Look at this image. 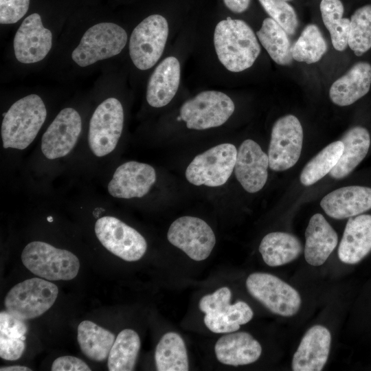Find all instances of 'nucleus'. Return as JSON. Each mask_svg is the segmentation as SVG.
<instances>
[{"instance_id":"nucleus-14","label":"nucleus","mask_w":371,"mask_h":371,"mask_svg":"<svg viewBox=\"0 0 371 371\" xmlns=\"http://www.w3.org/2000/svg\"><path fill=\"white\" fill-rule=\"evenodd\" d=\"M82 129L81 117L73 108L61 110L44 133L41 150L49 159L68 155L76 145Z\"/></svg>"},{"instance_id":"nucleus-6","label":"nucleus","mask_w":371,"mask_h":371,"mask_svg":"<svg viewBox=\"0 0 371 371\" xmlns=\"http://www.w3.org/2000/svg\"><path fill=\"white\" fill-rule=\"evenodd\" d=\"M126 42L127 34L118 25L98 23L85 32L71 58L79 66L87 67L120 54Z\"/></svg>"},{"instance_id":"nucleus-16","label":"nucleus","mask_w":371,"mask_h":371,"mask_svg":"<svg viewBox=\"0 0 371 371\" xmlns=\"http://www.w3.org/2000/svg\"><path fill=\"white\" fill-rule=\"evenodd\" d=\"M156 181V172L149 164L131 161L120 165L108 184L109 193L120 199L141 198Z\"/></svg>"},{"instance_id":"nucleus-28","label":"nucleus","mask_w":371,"mask_h":371,"mask_svg":"<svg viewBox=\"0 0 371 371\" xmlns=\"http://www.w3.org/2000/svg\"><path fill=\"white\" fill-rule=\"evenodd\" d=\"M7 311L0 313V357L7 361H16L25 349L27 326L24 322Z\"/></svg>"},{"instance_id":"nucleus-8","label":"nucleus","mask_w":371,"mask_h":371,"mask_svg":"<svg viewBox=\"0 0 371 371\" xmlns=\"http://www.w3.org/2000/svg\"><path fill=\"white\" fill-rule=\"evenodd\" d=\"M246 287L253 297L274 314L291 317L300 308L299 293L274 275L253 273L247 278Z\"/></svg>"},{"instance_id":"nucleus-7","label":"nucleus","mask_w":371,"mask_h":371,"mask_svg":"<svg viewBox=\"0 0 371 371\" xmlns=\"http://www.w3.org/2000/svg\"><path fill=\"white\" fill-rule=\"evenodd\" d=\"M235 106L225 93L205 91L188 100L180 109V117L187 128L205 130L223 124L232 115Z\"/></svg>"},{"instance_id":"nucleus-19","label":"nucleus","mask_w":371,"mask_h":371,"mask_svg":"<svg viewBox=\"0 0 371 371\" xmlns=\"http://www.w3.org/2000/svg\"><path fill=\"white\" fill-rule=\"evenodd\" d=\"M320 205L335 219L357 216L371 209V188L359 186L338 188L324 196Z\"/></svg>"},{"instance_id":"nucleus-26","label":"nucleus","mask_w":371,"mask_h":371,"mask_svg":"<svg viewBox=\"0 0 371 371\" xmlns=\"http://www.w3.org/2000/svg\"><path fill=\"white\" fill-rule=\"evenodd\" d=\"M302 250V245L296 236L282 232L267 234L259 246L263 260L270 267L291 262L299 257Z\"/></svg>"},{"instance_id":"nucleus-12","label":"nucleus","mask_w":371,"mask_h":371,"mask_svg":"<svg viewBox=\"0 0 371 371\" xmlns=\"http://www.w3.org/2000/svg\"><path fill=\"white\" fill-rule=\"evenodd\" d=\"M303 130L299 120L293 115L279 118L271 130L268 150L269 167L284 171L298 161L302 148Z\"/></svg>"},{"instance_id":"nucleus-40","label":"nucleus","mask_w":371,"mask_h":371,"mask_svg":"<svg viewBox=\"0 0 371 371\" xmlns=\"http://www.w3.org/2000/svg\"><path fill=\"white\" fill-rule=\"evenodd\" d=\"M52 371H90L91 368L82 359L72 356L56 358L52 365Z\"/></svg>"},{"instance_id":"nucleus-41","label":"nucleus","mask_w":371,"mask_h":371,"mask_svg":"<svg viewBox=\"0 0 371 371\" xmlns=\"http://www.w3.org/2000/svg\"><path fill=\"white\" fill-rule=\"evenodd\" d=\"M251 0H223L226 7L232 12L242 13L247 10Z\"/></svg>"},{"instance_id":"nucleus-20","label":"nucleus","mask_w":371,"mask_h":371,"mask_svg":"<svg viewBox=\"0 0 371 371\" xmlns=\"http://www.w3.org/2000/svg\"><path fill=\"white\" fill-rule=\"evenodd\" d=\"M371 251V215L350 217L338 248L339 260L346 264L360 262Z\"/></svg>"},{"instance_id":"nucleus-34","label":"nucleus","mask_w":371,"mask_h":371,"mask_svg":"<svg viewBox=\"0 0 371 371\" xmlns=\"http://www.w3.org/2000/svg\"><path fill=\"white\" fill-rule=\"evenodd\" d=\"M326 51V40L315 24L306 25L291 47L293 59L307 64L318 62Z\"/></svg>"},{"instance_id":"nucleus-31","label":"nucleus","mask_w":371,"mask_h":371,"mask_svg":"<svg viewBox=\"0 0 371 371\" xmlns=\"http://www.w3.org/2000/svg\"><path fill=\"white\" fill-rule=\"evenodd\" d=\"M140 346V338L135 330H122L110 350L107 360L109 370H134Z\"/></svg>"},{"instance_id":"nucleus-21","label":"nucleus","mask_w":371,"mask_h":371,"mask_svg":"<svg viewBox=\"0 0 371 371\" xmlns=\"http://www.w3.org/2000/svg\"><path fill=\"white\" fill-rule=\"evenodd\" d=\"M214 351L221 363L238 366L257 361L261 355L262 347L249 333L233 332L218 339Z\"/></svg>"},{"instance_id":"nucleus-42","label":"nucleus","mask_w":371,"mask_h":371,"mask_svg":"<svg viewBox=\"0 0 371 371\" xmlns=\"http://www.w3.org/2000/svg\"><path fill=\"white\" fill-rule=\"evenodd\" d=\"M1 371H30L32 370L30 368L21 366H12L7 367H1L0 368Z\"/></svg>"},{"instance_id":"nucleus-27","label":"nucleus","mask_w":371,"mask_h":371,"mask_svg":"<svg viewBox=\"0 0 371 371\" xmlns=\"http://www.w3.org/2000/svg\"><path fill=\"white\" fill-rule=\"evenodd\" d=\"M115 336L89 320L82 321L78 326V342L82 353L94 361H104L109 355Z\"/></svg>"},{"instance_id":"nucleus-25","label":"nucleus","mask_w":371,"mask_h":371,"mask_svg":"<svg viewBox=\"0 0 371 371\" xmlns=\"http://www.w3.org/2000/svg\"><path fill=\"white\" fill-rule=\"evenodd\" d=\"M344 144L341 155L330 175L335 179L348 176L365 158L370 145V136L368 130L357 126L350 128L342 136Z\"/></svg>"},{"instance_id":"nucleus-5","label":"nucleus","mask_w":371,"mask_h":371,"mask_svg":"<svg viewBox=\"0 0 371 371\" xmlns=\"http://www.w3.org/2000/svg\"><path fill=\"white\" fill-rule=\"evenodd\" d=\"M237 150L224 143L196 155L186 170V178L194 186L218 187L225 184L235 166Z\"/></svg>"},{"instance_id":"nucleus-4","label":"nucleus","mask_w":371,"mask_h":371,"mask_svg":"<svg viewBox=\"0 0 371 371\" xmlns=\"http://www.w3.org/2000/svg\"><path fill=\"white\" fill-rule=\"evenodd\" d=\"M58 289L54 283L38 278L14 285L4 299L6 311L14 317L27 320L38 317L55 302Z\"/></svg>"},{"instance_id":"nucleus-13","label":"nucleus","mask_w":371,"mask_h":371,"mask_svg":"<svg viewBox=\"0 0 371 371\" xmlns=\"http://www.w3.org/2000/svg\"><path fill=\"white\" fill-rule=\"evenodd\" d=\"M167 238L172 245L196 261L208 258L216 244L210 226L199 218L189 216L176 219L168 229Z\"/></svg>"},{"instance_id":"nucleus-39","label":"nucleus","mask_w":371,"mask_h":371,"mask_svg":"<svg viewBox=\"0 0 371 371\" xmlns=\"http://www.w3.org/2000/svg\"><path fill=\"white\" fill-rule=\"evenodd\" d=\"M30 0H0V23L12 24L19 21L27 12Z\"/></svg>"},{"instance_id":"nucleus-44","label":"nucleus","mask_w":371,"mask_h":371,"mask_svg":"<svg viewBox=\"0 0 371 371\" xmlns=\"http://www.w3.org/2000/svg\"><path fill=\"white\" fill-rule=\"evenodd\" d=\"M284 1H291V0H284Z\"/></svg>"},{"instance_id":"nucleus-15","label":"nucleus","mask_w":371,"mask_h":371,"mask_svg":"<svg viewBox=\"0 0 371 371\" xmlns=\"http://www.w3.org/2000/svg\"><path fill=\"white\" fill-rule=\"evenodd\" d=\"M14 51L16 59L22 63H34L43 60L52 46V34L44 27L38 13L27 16L14 38Z\"/></svg>"},{"instance_id":"nucleus-3","label":"nucleus","mask_w":371,"mask_h":371,"mask_svg":"<svg viewBox=\"0 0 371 371\" xmlns=\"http://www.w3.org/2000/svg\"><path fill=\"white\" fill-rule=\"evenodd\" d=\"M21 260L32 273L47 280H72L80 269L79 260L73 253L42 241L28 243Z\"/></svg>"},{"instance_id":"nucleus-37","label":"nucleus","mask_w":371,"mask_h":371,"mask_svg":"<svg viewBox=\"0 0 371 371\" xmlns=\"http://www.w3.org/2000/svg\"><path fill=\"white\" fill-rule=\"evenodd\" d=\"M270 16L288 34L293 35L298 27L294 8L284 0H258Z\"/></svg>"},{"instance_id":"nucleus-24","label":"nucleus","mask_w":371,"mask_h":371,"mask_svg":"<svg viewBox=\"0 0 371 371\" xmlns=\"http://www.w3.org/2000/svg\"><path fill=\"white\" fill-rule=\"evenodd\" d=\"M370 85L371 65L366 62H359L333 83L329 96L334 104L348 106L367 94Z\"/></svg>"},{"instance_id":"nucleus-9","label":"nucleus","mask_w":371,"mask_h":371,"mask_svg":"<svg viewBox=\"0 0 371 371\" xmlns=\"http://www.w3.org/2000/svg\"><path fill=\"white\" fill-rule=\"evenodd\" d=\"M168 36V24L160 14L144 19L133 30L129 41V54L136 67L146 70L161 56Z\"/></svg>"},{"instance_id":"nucleus-43","label":"nucleus","mask_w":371,"mask_h":371,"mask_svg":"<svg viewBox=\"0 0 371 371\" xmlns=\"http://www.w3.org/2000/svg\"><path fill=\"white\" fill-rule=\"evenodd\" d=\"M47 220H48V221L51 222V221H53V218H52L51 216H49V217L47 218Z\"/></svg>"},{"instance_id":"nucleus-22","label":"nucleus","mask_w":371,"mask_h":371,"mask_svg":"<svg viewBox=\"0 0 371 371\" xmlns=\"http://www.w3.org/2000/svg\"><path fill=\"white\" fill-rule=\"evenodd\" d=\"M304 258L313 266L323 265L338 243L336 232L321 214H314L305 232Z\"/></svg>"},{"instance_id":"nucleus-23","label":"nucleus","mask_w":371,"mask_h":371,"mask_svg":"<svg viewBox=\"0 0 371 371\" xmlns=\"http://www.w3.org/2000/svg\"><path fill=\"white\" fill-rule=\"evenodd\" d=\"M180 64L178 59L169 56L155 68L148 82L146 100L153 107L167 105L175 95L180 83Z\"/></svg>"},{"instance_id":"nucleus-30","label":"nucleus","mask_w":371,"mask_h":371,"mask_svg":"<svg viewBox=\"0 0 371 371\" xmlns=\"http://www.w3.org/2000/svg\"><path fill=\"white\" fill-rule=\"evenodd\" d=\"M256 35L274 62L283 66L292 63V46L289 35L273 19L266 18Z\"/></svg>"},{"instance_id":"nucleus-33","label":"nucleus","mask_w":371,"mask_h":371,"mask_svg":"<svg viewBox=\"0 0 371 371\" xmlns=\"http://www.w3.org/2000/svg\"><path fill=\"white\" fill-rule=\"evenodd\" d=\"M344 150V144L333 142L313 157L304 167L300 175V182L306 186L320 180L337 164Z\"/></svg>"},{"instance_id":"nucleus-2","label":"nucleus","mask_w":371,"mask_h":371,"mask_svg":"<svg viewBox=\"0 0 371 371\" xmlns=\"http://www.w3.org/2000/svg\"><path fill=\"white\" fill-rule=\"evenodd\" d=\"M47 116L40 96L31 94L15 102L8 109L1 124V135L4 148H26L35 139Z\"/></svg>"},{"instance_id":"nucleus-35","label":"nucleus","mask_w":371,"mask_h":371,"mask_svg":"<svg viewBox=\"0 0 371 371\" xmlns=\"http://www.w3.org/2000/svg\"><path fill=\"white\" fill-rule=\"evenodd\" d=\"M253 316L251 307L245 302L238 301L221 313L205 315L204 323L213 333H229L238 330L240 325L248 323Z\"/></svg>"},{"instance_id":"nucleus-1","label":"nucleus","mask_w":371,"mask_h":371,"mask_svg":"<svg viewBox=\"0 0 371 371\" xmlns=\"http://www.w3.org/2000/svg\"><path fill=\"white\" fill-rule=\"evenodd\" d=\"M214 44L218 60L232 72L251 67L260 52L256 36L249 25L243 20L229 17L216 25Z\"/></svg>"},{"instance_id":"nucleus-18","label":"nucleus","mask_w":371,"mask_h":371,"mask_svg":"<svg viewBox=\"0 0 371 371\" xmlns=\"http://www.w3.org/2000/svg\"><path fill=\"white\" fill-rule=\"evenodd\" d=\"M331 342L330 331L324 326L315 325L303 336L293 355V371H320L329 355Z\"/></svg>"},{"instance_id":"nucleus-17","label":"nucleus","mask_w":371,"mask_h":371,"mask_svg":"<svg viewBox=\"0 0 371 371\" xmlns=\"http://www.w3.org/2000/svg\"><path fill=\"white\" fill-rule=\"evenodd\" d=\"M269 157L252 139H246L237 150L234 166L236 177L249 193L260 190L268 178Z\"/></svg>"},{"instance_id":"nucleus-11","label":"nucleus","mask_w":371,"mask_h":371,"mask_svg":"<svg viewBox=\"0 0 371 371\" xmlns=\"http://www.w3.org/2000/svg\"><path fill=\"white\" fill-rule=\"evenodd\" d=\"M95 233L108 251L124 260H139L146 251L144 236L115 217L106 216L98 219Z\"/></svg>"},{"instance_id":"nucleus-38","label":"nucleus","mask_w":371,"mask_h":371,"mask_svg":"<svg viewBox=\"0 0 371 371\" xmlns=\"http://www.w3.org/2000/svg\"><path fill=\"white\" fill-rule=\"evenodd\" d=\"M232 293L227 286L217 289L212 294L202 297L199 301V308L205 315H216L226 311L230 305Z\"/></svg>"},{"instance_id":"nucleus-32","label":"nucleus","mask_w":371,"mask_h":371,"mask_svg":"<svg viewBox=\"0 0 371 371\" xmlns=\"http://www.w3.org/2000/svg\"><path fill=\"white\" fill-rule=\"evenodd\" d=\"M319 8L334 48L344 51L348 45L350 20L343 18L344 8L342 2L340 0H322Z\"/></svg>"},{"instance_id":"nucleus-36","label":"nucleus","mask_w":371,"mask_h":371,"mask_svg":"<svg viewBox=\"0 0 371 371\" xmlns=\"http://www.w3.org/2000/svg\"><path fill=\"white\" fill-rule=\"evenodd\" d=\"M350 20L348 46L359 56L371 48V5L356 10Z\"/></svg>"},{"instance_id":"nucleus-29","label":"nucleus","mask_w":371,"mask_h":371,"mask_svg":"<svg viewBox=\"0 0 371 371\" xmlns=\"http://www.w3.org/2000/svg\"><path fill=\"white\" fill-rule=\"evenodd\" d=\"M158 371H187L188 357L185 343L177 333L164 334L157 344L155 352Z\"/></svg>"},{"instance_id":"nucleus-10","label":"nucleus","mask_w":371,"mask_h":371,"mask_svg":"<svg viewBox=\"0 0 371 371\" xmlns=\"http://www.w3.org/2000/svg\"><path fill=\"white\" fill-rule=\"evenodd\" d=\"M124 125V111L120 102L109 98L100 103L89 122L88 141L97 157H104L116 147Z\"/></svg>"}]
</instances>
